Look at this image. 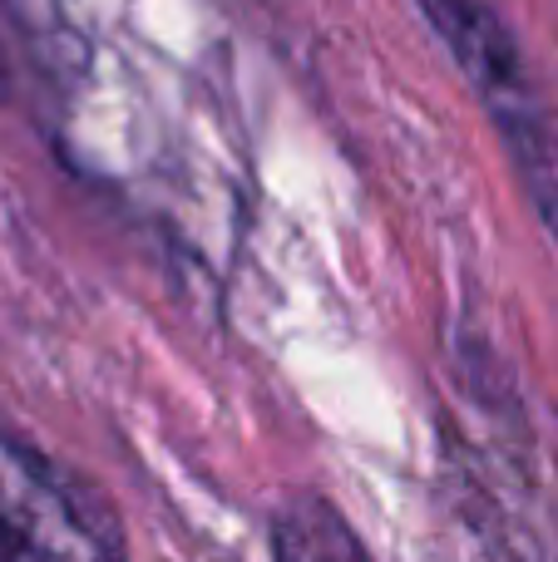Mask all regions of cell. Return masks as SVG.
Wrapping results in <instances>:
<instances>
[{"label":"cell","mask_w":558,"mask_h":562,"mask_svg":"<svg viewBox=\"0 0 558 562\" xmlns=\"http://www.w3.org/2000/svg\"><path fill=\"white\" fill-rule=\"evenodd\" d=\"M272 553L277 562H371L346 518L332 504L316 498H297L277 514L272 528Z\"/></svg>","instance_id":"obj_3"},{"label":"cell","mask_w":558,"mask_h":562,"mask_svg":"<svg viewBox=\"0 0 558 562\" xmlns=\"http://www.w3.org/2000/svg\"><path fill=\"white\" fill-rule=\"evenodd\" d=\"M421 10L435 35L450 45L480 104L490 109L534 213L558 243V119L534 85L520 40L490 0H421Z\"/></svg>","instance_id":"obj_1"},{"label":"cell","mask_w":558,"mask_h":562,"mask_svg":"<svg viewBox=\"0 0 558 562\" xmlns=\"http://www.w3.org/2000/svg\"><path fill=\"white\" fill-rule=\"evenodd\" d=\"M0 562H129L104 498L10 429H0Z\"/></svg>","instance_id":"obj_2"},{"label":"cell","mask_w":558,"mask_h":562,"mask_svg":"<svg viewBox=\"0 0 558 562\" xmlns=\"http://www.w3.org/2000/svg\"><path fill=\"white\" fill-rule=\"evenodd\" d=\"M5 89H10V85H5V59H0V99H5Z\"/></svg>","instance_id":"obj_4"}]
</instances>
